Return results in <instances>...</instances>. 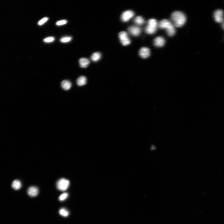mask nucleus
I'll return each instance as SVG.
<instances>
[{
    "label": "nucleus",
    "instance_id": "nucleus-1",
    "mask_svg": "<svg viewBox=\"0 0 224 224\" xmlns=\"http://www.w3.org/2000/svg\"><path fill=\"white\" fill-rule=\"evenodd\" d=\"M171 18L174 26L177 27L183 26L186 22V19L185 15L180 11L173 12L172 14Z\"/></svg>",
    "mask_w": 224,
    "mask_h": 224
},
{
    "label": "nucleus",
    "instance_id": "nucleus-2",
    "mask_svg": "<svg viewBox=\"0 0 224 224\" xmlns=\"http://www.w3.org/2000/svg\"><path fill=\"white\" fill-rule=\"evenodd\" d=\"M158 27L161 29H165L169 36H172L175 34V27L172 23L167 19H164L158 23Z\"/></svg>",
    "mask_w": 224,
    "mask_h": 224
},
{
    "label": "nucleus",
    "instance_id": "nucleus-3",
    "mask_svg": "<svg viewBox=\"0 0 224 224\" xmlns=\"http://www.w3.org/2000/svg\"><path fill=\"white\" fill-rule=\"evenodd\" d=\"M158 26V23L156 19H150L148 21V25L145 28V32L148 34H153L156 32Z\"/></svg>",
    "mask_w": 224,
    "mask_h": 224
},
{
    "label": "nucleus",
    "instance_id": "nucleus-4",
    "mask_svg": "<svg viewBox=\"0 0 224 224\" xmlns=\"http://www.w3.org/2000/svg\"><path fill=\"white\" fill-rule=\"evenodd\" d=\"M69 185V180L65 178H61L57 181L56 186L58 190L61 191H65L68 189Z\"/></svg>",
    "mask_w": 224,
    "mask_h": 224
},
{
    "label": "nucleus",
    "instance_id": "nucleus-5",
    "mask_svg": "<svg viewBox=\"0 0 224 224\" xmlns=\"http://www.w3.org/2000/svg\"><path fill=\"white\" fill-rule=\"evenodd\" d=\"M119 37L121 42L124 46H126L131 43V40L126 32H120L119 34Z\"/></svg>",
    "mask_w": 224,
    "mask_h": 224
},
{
    "label": "nucleus",
    "instance_id": "nucleus-6",
    "mask_svg": "<svg viewBox=\"0 0 224 224\" xmlns=\"http://www.w3.org/2000/svg\"><path fill=\"white\" fill-rule=\"evenodd\" d=\"M135 15L134 12L132 10H127L124 12L121 16L122 21L126 22L129 21Z\"/></svg>",
    "mask_w": 224,
    "mask_h": 224
},
{
    "label": "nucleus",
    "instance_id": "nucleus-7",
    "mask_svg": "<svg viewBox=\"0 0 224 224\" xmlns=\"http://www.w3.org/2000/svg\"><path fill=\"white\" fill-rule=\"evenodd\" d=\"M224 12L221 10H215L214 14V17L215 21L218 23H222L224 20Z\"/></svg>",
    "mask_w": 224,
    "mask_h": 224
},
{
    "label": "nucleus",
    "instance_id": "nucleus-8",
    "mask_svg": "<svg viewBox=\"0 0 224 224\" xmlns=\"http://www.w3.org/2000/svg\"><path fill=\"white\" fill-rule=\"evenodd\" d=\"M128 31L131 35L134 36H139L142 32V30L139 27L133 26L128 27Z\"/></svg>",
    "mask_w": 224,
    "mask_h": 224
},
{
    "label": "nucleus",
    "instance_id": "nucleus-9",
    "mask_svg": "<svg viewBox=\"0 0 224 224\" xmlns=\"http://www.w3.org/2000/svg\"><path fill=\"white\" fill-rule=\"evenodd\" d=\"M150 52L149 49L144 47L141 48L139 51V55L144 59L147 58L150 55Z\"/></svg>",
    "mask_w": 224,
    "mask_h": 224
},
{
    "label": "nucleus",
    "instance_id": "nucleus-10",
    "mask_svg": "<svg viewBox=\"0 0 224 224\" xmlns=\"http://www.w3.org/2000/svg\"><path fill=\"white\" fill-rule=\"evenodd\" d=\"M165 43V39L163 37L158 36L156 37L154 41V44L156 47H162L164 45Z\"/></svg>",
    "mask_w": 224,
    "mask_h": 224
},
{
    "label": "nucleus",
    "instance_id": "nucleus-11",
    "mask_svg": "<svg viewBox=\"0 0 224 224\" xmlns=\"http://www.w3.org/2000/svg\"><path fill=\"white\" fill-rule=\"evenodd\" d=\"M27 193L31 197H35L38 195V189L36 186H31L27 190Z\"/></svg>",
    "mask_w": 224,
    "mask_h": 224
},
{
    "label": "nucleus",
    "instance_id": "nucleus-12",
    "mask_svg": "<svg viewBox=\"0 0 224 224\" xmlns=\"http://www.w3.org/2000/svg\"><path fill=\"white\" fill-rule=\"evenodd\" d=\"M80 67L82 68H86L88 67L90 63V61L89 59L86 58H82L80 59Z\"/></svg>",
    "mask_w": 224,
    "mask_h": 224
},
{
    "label": "nucleus",
    "instance_id": "nucleus-13",
    "mask_svg": "<svg viewBox=\"0 0 224 224\" xmlns=\"http://www.w3.org/2000/svg\"><path fill=\"white\" fill-rule=\"evenodd\" d=\"M61 86L62 89L65 90H68L71 88L72 84L71 82L68 80H64L61 82Z\"/></svg>",
    "mask_w": 224,
    "mask_h": 224
},
{
    "label": "nucleus",
    "instance_id": "nucleus-14",
    "mask_svg": "<svg viewBox=\"0 0 224 224\" xmlns=\"http://www.w3.org/2000/svg\"><path fill=\"white\" fill-rule=\"evenodd\" d=\"M87 80L86 77L81 76L79 77L77 80V83L78 86H82L85 85L87 83Z\"/></svg>",
    "mask_w": 224,
    "mask_h": 224
},
{
    "label": "nucleus",
    "instance_id": "nucleus-15",
    "mask_svg": "<svg viewBox=\"0 0 224 224\" xmlns=\"http://www.w3.org/2000/svg\"><path fill=\"white\" fill-rule=\"evenodd\" d=\"M12 186L15 190H19L21 188L22 184L19 180H15L12 182Z\"/></svg>",
    "mask_w": 224,
    "mask_h": 224
},
{
    "label": "nucleus",
    "instance_id": "nucleus-16",
    "mask_svg": "<svg viewBox=\"0 0 224 224\" xmlns=\"http://www.w3.org/2000/svg\"><path fill=\"white\" fill-rule=\"evenodd\" d=\"M101 55L100 53L95 52L91 56V59L94 62H96L100 60Z\"/></svg>",
    "mask_w": 224,
    "mask_h": 224
},
{
    "label": "nucleus",
    "instance_id": "nucleus-17",
    "mask_svg": "<svg viewBox=\"0 0 224 224\" xmlns=\"http://www.w3.org/2000/svg\"><path fill=\"white\" fill-rule=\"evenodd\" d=\"M134 22L138 25H143L145 23V20L144 19L140 16H136L134 20Z\"/></svg>",
    "mask_w": 224,
    "mask_h": 224
},
{
    "label": "nucleus",
    "instance_id": "nucleus-18",
    "mask_svg": "<svg viewBox=\"0 0 224 224\" xmlns=\"http://www.w3.org/2000/svg\"><path fill=\"white\" fill-rule=\"evenodd\" d=\"M60 214L64 217H67L68 216L69 214V211L65 208L60 209L59 211Z\"/></svg>",
    "mask_w": 224,
    "mask_h": 224
},
{
    "label": "nucleus",
    "instance_id": "nucleus-19",
    "mask_svg": "<svg viewBox=\"0 0 224 224\" xmlns=\"http://www.w3.org/2000/svg\"><path fill=\"white\" fill-rule=\"evenodd\" d=\"M68 196V194L67 193H65L62 194L59 197V200L60 201H63L67 199Z\"/></svg>",
    "mask_w": 224,
    "mask_h": 224
},
{
    "label": "nucleus",
    "instance_id": "nucleus-20",
    "mask_svg": "<svg viewBox=\"0 0 224 224\" xmlns=\"http://www.w3.org/2000/svg\"><path fill=\"white\" fill-rule=\"evenodd\" d=\"M72 39V37H66L61 38L60 41L62 43H67L71 41Z\"/></svg>",
    "mask_w": 224,
    "mask_h": 224
},
{
    "label": "nucleus",
    "instance_id": "nucleus-21",
    "mask_svg": "<svg viewBox=\"0 0 224 224\" xmlns=\"http://www.w3.org/2000/svg\"><path fill=\"white\" fill-rule=\"evenodd\" d=\"M55 40V38L53 37H48L45 38L43 40V41L45 43H51L53 42V41Z\"/></svg>",
    "mask_w": 224,
    "mask_h": 224
},
{
    "label": "nucleus",
    "instance_id": "nucleus-22",
    "mask_svg": "<svg viewBox=\"0 0 224 224\" xmlns=\"http://www.w3.org/2000/svg\"><path fill=\"white\" fill-rule=\"evenodd\" d=\"M48 20V18H44L40 21L38 22V24L39 25H41L43 24L45 22H46Z\"/></svg>",
    "mask_w": 224,
    "mask_h": 224
},
{
    "label": "nucleus",
    "instance_id": "nucleus-23",
    "mask_svg": "<svg viewBox=\"0 0 224 224\" xmlns=\"http://www.w3.org/2000/svg\"><path fill=\"white\" fill-rule=\"evenodd\" d=\"M67 23V21L66 20H63L60 21L56 22V25L58 26L62 25Z\"/></svg>",
    "mask_w": 224,
    "mask_h": 224
},
{
    "label": "nucleus",
    "instance_id": "nucleus-24",
    "mask_svg": "<svg viewBox=\"0 0 224 224\" xmlns=\"http://www.w3.org/2000/svg\"><path fill=\"white\" fill-rule=\"evenodd\" d=\"M222 28L224 30V22L223 23L222 25Z\"/></svg>",
    "mask_w": 224,
    "mask_h": 224
}]
</instances>
